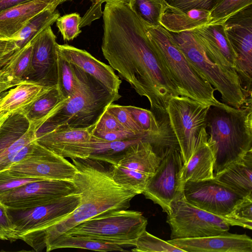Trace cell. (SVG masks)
<instances>
[{
  "instance_id": "1",
  "label": "cell",
  "mask_w": 252,
  "mask_h": 252,
  "mask_svg": "<svg viewBox=\"0 0 252 252\" xmlns=\"http://www.w3.org/2000/svg\"><path fill=\"white\" fill-rule=\"evenodd\" d=\"M102 14L104 58L121 79L147 98L156 116L167 114L168 101L179 95L152 47L145 23L126 0H107Z\"/></svg>"
},
{
  "instance_id": "2",
  "label": "cell",
  "mask_w": 252,
  "mask_h": 252,
  "mask_svg": "<svg viewBox=\"0 0 252 252\" xmlns=\"http://www.w3.org/2000/svg\"><path fill=\"white\" fill-rule=\"evenodd\" d=\"M77 171L72 181L81 194L80 203L68 216L44 230L46 246L58 236L93 217L126 210L137 193L117 184L110 168L89 158H71Z\"/></svg>"
},
{
  "instance_id": "3",
  "label": "cell",
  "mask_w": 252,
  "mask_h": 252,
  "mask_svg": "<svg viewBox=\"0 0 252 252\" xmlns=\"http://www.w3.org/2000/svg\"><path fill=\"white\" fill-rule=\"evenodd\" d=\"M73 66L78 78L75 93L43 120L36 136L52 131L94 126L107 107L121 98L119 93L111 92L94 77Z\"/></svg>"
},
{
  "instance_id": "4",
  "label": "cell",
  "mask_w": 252,
  "mask_h": 252,
  "mask_svg": "<svg viewBox=\"0 0 252 252\" xmlns=\"http://www.w3.org/2000/svg\"><path fill=\"white\" fill-rule=\"evenodd\" d=\"M208 142L214 152V176L252 150V99L240 108L222 102L207 115Z\"/></svg>"
},
{
  "instance_id": "5",
  "label": "cell",
  "mask_w": 252,
  "mask_h": 252,
  "mask_svg": "<svg viewBox=\"0 0 252 252\" xmlns=\"http://www.w3.org/2000/svg\"><path fill=\"white\" fill-rule=\"evenodd\" d=\"M145 24L152 47L179 95L208 106L220 104L215 96V88L189 63L174 42L170 32L160 25Z\"/></svg>"
},
{
  "instance_id": "6",
  "label": "cell",
  "mask_w": 252,
  "mask_h": 252,
  "mask_svg": "<svg viewBox=\"0 0 252 252\" xmlns=\"http://www.w3.org/2000/svg\"><path fill=\"white\" fill-rule=\"evenodd\" d=\"M170 33L190 65L220 94L222 103L240 108L252 99L247 96L236 70L214 61L191 31Z\"/></svg>"
},
{
  "instance_id": "7",
  "label": "cell",
  "mask_w": 252,
  "mask_h": 252,
  "mask_svg": "<svg viewBox=\"0 0 252 252\" xmlns=\"http://www.w3.org/2000/svg\"><path fill=\"white\" fill-rule=\"evenodd\" d=\"M80 193L60 197L40 206L25 209L7 208L14 234L35 251L46 248L44 230L70 214L80 204Z\"/></svg>"
},
{
  "instance_id": "8",
  "label": "cell",
  "mask_w": 252,
  "mask_h": 252,
  "mask_svg": "<svg viewBox=\"0 0 252 252\" xmlns=\"http://www.w3.org/2000/svg\"><path fill=\"white\" fill-rule=\"evenodd\" d=\"M147 224L148 220L141 212L122 210L93 217L63 234L86 237L123 247H134Z\"/></svg>"
},
{
  "instance_id": "9",
  "label": "cell",
  "mask_w": 252,
  "mask_h": 252,
  "mask_svg": "<svg viewBox=\"0 0 252 252\" xmlns=\"http://www.w3.org/2000/svg\"><path fill=\"white\" fill-rule=\"evenodd\" d=\"M210 106L181 95L173 96L168 102L166 110L183 164L201 143L208 140L207 115Z\"/></svg>"
},
{
  "instance_id": "10",
  "label": "cell",
  "mask_w": 252,
  "mask_h": 252,
  "mask_svg": "<svg viewBox=\"0 0 252 252\" xmlns=\"http://www.w3.org/2000/svg\"><path fill=\"white\" fill-rule=\"evenodd\" d=\"M167 223L171 229L170 238H199L228 231L236 226L231 220L215 215L189 203L183 193L172 204Z\"/></svg>"
},
{
  "instance_id": "11",
  "label": "cell",
  "mask_w": 252,
  "mask_h": 252,
  "mask_svg": "<svg viewBox=\"0 0 252 252\" xmlns=\"http://www.w3.org/2000/svg\"><path fill=\"white\" fill-rule=\"evenodd\" d=\"M236 55V71L248 97L252 88V7L248 6L223 23Z\"/></svg>"
},
{
  "instance_id": "12",
  "label": "cell",
  "mask_w": 252,
  "mask_h": 252,
  "mask_svg": "<svg viewBox=\"0 0 252 252\" xmlns=\"http://www.w3.org/2000/svg\"><path fill=\"white\" fill-rule=\"evenodd\" d=\"M183 160L180 149H175L161 161L148 180L142 194L169 214L174 201L183 193L181 173Z\"/></svg>"
},
{
  "instance_id": "13",
  "label": "cell",
  "mask_w": 252,
  "mask_h": 252,
  "mask_svg": "<svg viewBox=\"0 0 252 252\" xmlns=\"http://www.w3.org/2000/svg\"><path fill=\"white\" fill-rule=\"evenodd\" d=\"M2 171L22 178L72 181L77 170L65 158L34 143L32 153Z\"/></svg>"
},
{
  "instance_id": "14",
  "label": "cell",
  "mask_w": 252,
  "mask_h": 252,
  "mask_svg": "<svg viewBox=\"0 0 252 252\" xmlns=\"http://www.w3.org/2000/svg\"><path fill=\"white\" fill-rule=\"evenodd\" d=\"M183 194L185 199L190 204L225 218L245 197L215 177L186 182L184 185Z\"/></svg>"
},
{
  "instance_id": "15",
  "label": "cell",
  "mask_w": 252,
  "mask_h": 252,
  "mask_svg": "<svg viewBox=\"0 0 252 252\" xmlns=\"http://www.w3.org/2000/svg\"><path fill=\"white\" fill-rule=\"evenodd\" d=\"M78 193L79 191L72 181L42 179L0 194V202L7 208L25 209Z\"/></svg>"
},
{
  "instance_id": "16",
  "label": "cell",
  "mask_w": 252,
  "mask_h": 252,
  "mask_svg": "<svg viewBox=\"0 0 252 252\" xmlns=\"http://www.w3.org/2000/svg\"><path fill=\"white\" fill-rule=\"evenodd\" d=\"M31 41L33 46L32 64L35 71L32 81L47 88L56 86L58 44L51 26L42 31Z\"/></svg>"
},
{
  "instance_id": "17",
  "label": "cell",
  "mask_w": 252,
  "mask_h": 252,
  "mask_svg": "<svg viewBox=\"0 0 252 252\" xmlns=\"http://www.w3.org/2000/svg\"><path fill=\"white\" fill-rule=\"evenodd\" d=\"M142 140L137 139L120 141H107L91 136L86 142L71 144L64 147L58 155L70 158H89L117 165L124 152L131 145Z\"/></svg>"
},
{
  "instance_id": "18",
  "label": "cell",
  "mask_w": 252,
  "mask_h": 252,
  "mask_svg": "<svg viewBox=\"0 0 252 252\" xmlns=\"http://www.w3.org/2000/svg\"><path fill=\"white\" fill-rule=\"evenodd\" d=\"M184 252H252V240L246 234L225 232L210 236L167 241Z\"/></svg>"
},
{
  "instance_id": "19",
  "label": "cell",
  "mask_w": 252,
  "mask_h": 252,
  "mask_svg": "<svg viewBox=\"0 0 252 252\" xmlns=\"http://www.w3.org/2000/svg\"><path fill=\"white\" fill-rule=\"evenodd\" d=\"M59 55L100 82L109 91L119 93L122 81L113 68L89 53L67 44L58 45Z\"/></svg>"
},
{
  "instance_id": "20",
  "label": "cell",
  "mask_w": 252,
  "mask_h": 252,
  "mask_svg": "<svg viewBox=\"0 0 252 252\" xmlns=\"http://www.w3.org/2000/svg\"><path fill=\"white\" fill-rule=\"evenodd\" d=\"M191 31L214 61L236 70V55L225 35L223 23H208Z\"/></svg>"
},
{
  "instance_id": "21",
  "label": "cell",
  "mask_w": 252,
  "mask_h": 252,
  "mask_svg": "<svg viewBox=\"0 0 252 252\" xmlns=\"http://www.w3.org/2000/svg\"><path fill=\"white\" fill-rule=\"evenodd\" d=\"M58 6L57 0H33L0 12V38L11 39L34 17Z\"/></svg>"
},
{
  "instance_id": "22",
  "label": "cell",
  "mask_w": 252,
  "mask_h": 252,
  "mask_svg": "<svg viewBox=\"0 0 252 252\" xmlns=\"http://www.w3.org/2000/svg\"><path fill=\"white\" fill-rule=\"evenodd\" d=\"M50 88L31 80L25 81L9 89L0 97V113L25 114Z\"/></svg>"
},
{
  "instance_id": "23",
  "label": "cell",
  "mask_w": 252,
  "mask_h": 252,
  "mask_svg": "<svg viewBox=\"0 0 252 252\" xmlns=\"http://www.w3.org/2000/svg\"><path fill=\"white\" fill-rule=\"evenodd\" d=\"M162 159L153 144L142 140L128 147L117 165L151 177Z\"/></svg>"
},
{
  "instance_id": "24",
  "label": "cell",
  "mask_w": 252,
  "mask_h": 252,
  "mask_svg": "<svg viewBox=\"0 0 252 252\" xmlns=\"http://www.w3.org/2000/svg\"><path fill=\"white\" fill-rule=\"evenodd\" d=\"M214 177L243 197L252 196V150Z\"/></svg>"
},
{
  "instance_id": "25",
  "label": "cell",
  "mask_w": 252,
  "mask_h": 252,
  "mask_svg": "<svg viewBox=\"0 0 252 252\" xmlns=\"http://www.w3.org/2000/svg\"><path fill=\"white\" fill-rule=\"evenodd\" d=\"M214 152L208 140L195 150L188 162L183 164L181 182L183 189L188 181H198L214 178Z\"/></svg>"
},
{
  "instance_id": "26",
  "label": "cell",
  "mask_w": 252,
  "mask_h": 252,
  "mask_svg": "<svg viewBox=\"0 0 252 252\" xmlns=\"http://www.w3.org/2000/svg\"><path fill=\"white\" fill-rule=\"evenodd\" d=\"M210 11L201 9L180 10L168 6L159 24L172 33L191 31L210 22Z\"/></svg>"
},
{
  "instance_id": "27",
  "label": "cell",
  "mask_w": 252,
  "mask_h": 252,
  "mask_svg": "<svg viewBox=\"0 0 252 252\" xmlns=\"http://www.w3.org/2000/svg\"><path fill=\"white\" fill-rule=\"evenodd\" d=\"M94 126L52 131L36 136L39 145L58 154L66 146L90 140Z\"/></svg>"
},
{
  "instance_id": "28",
  "label": "cell",
  "mask_w": 252,
  "mask_h": 252,
  "mask_svg": "<svg viewBox=\"0 0 252 252\" xmlns=\"http://www.w3.org/2000/svg\"><path fill=\"white\" fill-rule=\"evenodd\" d=\"M62 248H78L99 252L126 251L123 246L90 238L63 234L48 244L46 252Z\"/></svg>"
},
{
  "instance_id": "29",
  "label": "cell",
  "mask_w": 252,
  "mask_h": 252,
  "mask_svg": "<svg viewBox=\"0 0 252 252\" xmlns=\"http://www.w3.org/2000/svg\"><path fill=\"white\" fill-rule=\"evenodd\" d=\"M32 41L17 50L1 68L8 73L17 84L32 79L35 71L32 64Z\"/></svg>"
},
{
  "instance_id": "30",
  "label": "cell",
  "mask_w": 252,
  "mask_h": 252,
  "mask_svg": "<svg viewBox=\"0 0 252 252\" xmlns=\"http://www.w3.org/2000/svg\"><path fill=\"white\" fill-rule=\"evenodd\" d=\"M60 17L58 10L49 8L34 17L12 39L19 49L25 46L42 31L51 26Z\"/></svg>"
},
{
  "instance_id": "31",
  "label": "cell",
  "mask_w": 252,
  "mask_h": 252,
  "mask_svg": "<svg viewBox=\"0 0 252 252\" xmlns=\"http://www.w3.org/2000/svg\"><path fill=\"white\" fill-rule=\"evenodd\" d=\"M30 126V122L24 114H10L0 127V155L23 136Z\"/></svg>"
},
{
  "instance_id": "32",
  "label": "cell",
  "mask_w": 252,
  "mask_h": 252,
  "mask_svg": "<svg viewBox=\"0 0 252 252\" xmlns=\"http://www.w3.org/2000/svg\"><path fill=\"white\" fill-rule=\"evenodd\" d=\"M63 100L55 86L37 99L24 115L30 122L35 123L38 128L43 120Z\"/></svg>"
},
{
  "instance_id": "33",
  "label": "cell",
  "mask_w": 252,
  "mask_h": 252,
  "mask_svg": "<svg viewBox=\"0 0 252 252\" xmlns=\"http://www.w3.org/2000/svg\"><path fill=\"white\" fill-rule=\"evenodd\" d=\"M129 4L136 15L150 26L160 25L162 15L168 9L166 0H128Z\"/></svg>"
},
{
  "instance_id": "34",
  "label": "cell",
  "mask_w": 252,
  "mask_h": 252,
  "mask_svg": "<svg viewBox=\"0 0 252 252\" xmlns=\"http://www.w3.org/2000/svg\"><path fill=\"white\" fill-rule=\"evenodd\" d=\"M110 168L115 182L135 191L137 194L142 193L151 177L119 165H111Z\"/></svg>"
},
{
  "instance_id": "35",
  "label": "cell",
  "mask_w": 252,
  "mask_h": 252,
  "mask_svg": "<svg viewBox=\"0 0 252 252\" xmlns=\"http://www.w3.org/2000/svg\"><path fill=\"white\" fill-rule=\"evenodd\" d=\"M78 78L73 65L62 58L58 57L57 87L62 97L68 99L76 92Z\"/></svg>"
},
{
  "instance_id": "36",
  "label": "cell",
  "mask_w": 252,
  "mask_h": 252,
  "mask_svg": "<svg viewBox=\"0 0 252 252\" xmlns=\"http://www.w3.org/2000/svg\"><path fill=\"white\" fill-rule=\"evenodd\" d=\"M252 4V0H220L210 11L209 23H223Z\"/></svg>"
},
{
  "instance_id": "37",
  "label": "cell",
  "mask_w": 252,
  "mask_h": 252,
  "mask_svg": "<svg viewBox=\"0 0 252 252\" xmlns=\"http://www.w3.org/2000/svg\"><path fill=\"white\" fill-rule=\"evenodd\" d=\"M134 252H174L184 251L178 247L162 240L144 230L136 240Z\"/></svg>"
},
{
  "instance_id": "38",
  "label": "cell",
  "mask_w": 252,
  "mask_h": 252,
  "mask_svg": "<svg viewBox=\"0 0 252 252\" xmlns=\"http://www.w3.org/2000/svg\"><path fill=\"white\" fill-rule=\"evenodd\" d=\"M236 226L251 230L252 228V196L245 197L227 217Z\"/></svg>"
},
{
  "instance_id": "39",
  "label": "cell",
  "mask_w": 252,
  "mask_h": 252,
  "mask_svg": "<svg viewBox=\"0 0 252 252\" xmlns=\"http://www.w3.org/2000/svg\"><path fill=\"white\" fill-rule=\"evenodd\" d=\"M81 18L79 14L75 12L58 18L57 26L64 40H72L81 32L80 29Z\"/></svg>"
},
{
  "instance_id": "40",
  "label": "cell",
  "mask_w": 252,
  "mask_h": 252,
  "mask_svg": "<svg viewBox=\"0 0 252 252\" xmlns=\"http://www.w3.org/2000/svg\"><path fill=\"white\" fill-rule=\"evenodd\" d=\"M106 109L111 113L126 129L137 133L143 134H156L148 133L144 132L139 124L134 119L131 114L129 110H127L126 106H122L112 103L107 107Z\"/></svg>"
},
{
  "instance_id": "41",
  "label": "cell",
  "mask_w": 252,
  "mask_h": 252,
  "mask_svg": "<svg viewBox=\"0 0 252 252\" xmlns=\"http://www.w3.org/2000/svg\"><path fill=\"white\" fill-rule=\"evenodd\" d=\"M36 140L25 145L19 151L8 153L4 152L0 155V172L9 168L14 163L26 158L33 150Z\"/></svg>"
},
{
  "instance_id": "42",
  "label": "cell",
  "mask_w": 252,
  "mask_h": 252,
  "mask_svg": "<svg viewBox=\"0 0 252 252\" xmlns=\"http://www.w3.org/2000/svg\"><path fill=\"white\" fill-rule=\"evenodd\" d=\"M168 6L180 10L201 9L211 11L220 0H166Z\"/></svg>"
},
{
  "instance_id": "43",
  "label": "cell",
  "mask_w": 252,
  "mask_h": 252,
  "mask_svg": "<svg viewBox=\"0 0 252 252\" xmlns=\"http://www.w3.org/2000/svg\"><path fill=\"white\" fill-rule=\"evenodd\" d=\"M41 178H22L0 172V195L31 182Z\"/></svg>"
},
{
  "instance_id": "44",
  "label": "cell",
  "mask_w": 252,
  "mask_h": 252,
  "mask_svg": "<svg viewBox=\"0 0 252 252\" xmlns=\"http://www.w3.org/2000/svg\"><path fill=\"white\" fill-rule=\"evenodd\" d=\"M123 129L126 128L106 109L95 124L92 131L108 132Z\"/></svg>"
},
{
  "instance_id": "45",
  "label": "cell",
  "mask_w": 252,
  "mask_h": 252,
  "mask_svg": "<svg viewBox=\"0 0 252 252\" xmlns=\"http://www.w3.org/2000/svg\"><path fill=\"white\" fill-rule=\"evenodd\" d=\"M0 239L11 242L16 241L13 226L7 213V208L0 202Z\"/></svg>"
},
{
  "instance_id": "46",
  "label": "cell",
  "mask_w": 252,
  "mask_h": 252,
  "mask_svg": "<svg viewBox=\"0 0 252 252\" xmlns=\"http://www.w3.org/2000/svg\"><path fill=\"white\" fill-rule=\"evenodd\" d=\"M107 0H91L92 4L83 17L81 18L80 28L90 25L94 20L99 19L103 12L101 5Z\"/></svg>"
},
{
  "instance_id": "47",
  "label": "cell",
  "mask_w": 252,
  "mask_h": 252,
  "mask_svg": "<svg viewBox=\"0 0 252 252\" xmlns=\"http://www.w3.org/2000/svg\"><path fill=\"white\" fill-rule=\"evenodd\" d=\"M18 49L14 40L0 38V68L7 63L12 54Z\"/></svg>"
},
{
  "instance_id": "48",
  "label": "cell",
  "mask_w": 252,
  "mask_h": 252,
  "mask_svg": "<svg viewBox=\"0 0 252 252\" xmlns=\"http://www.w3.org/2000/svg\"><path fill=\"white\" fill-rule=\"evenodd\" d=\"M33 0H0V12L6 9Z\"/></svg>"
},
{
  "instance_id": "49",
  "label": "cell",
  "mask_w": 252,
  "mask_h": 252,
  "mask_svg": "<svg viewBox=\"0 0 252 252\" xmlns=\"http://www.w3.org/2000/svg\"><path fill=\"white\" fill-rule=\"evenodd\" d=\"M10 115V114L8 112L0 113V127Z\"/></svg>"
},
{
  "instance_id": "50",
  "label": "cell",
  "mask_w": 252,
  "mask_h": 252,
  "mask_svg": "<svg viewBox=\"0 0 252 252\" xmlns=\"http://www.w3.org/2000/svg\"><path fill=\"white\" fill-rule=\"evenodd\" d=\"M67 0H57V4L58 5L59 4L64 2Z\"/></svg>"
},
{
  "instance_id": "51",
  "label": "cell",
  "mask_w": 252,
  "mask_h": 252,
  "mask_svg": "<svg viewBox=\"0 0 252 252\" xmlns=\"http://www.w3.org/2000/svg\"></svg>"
}]
</instances>
